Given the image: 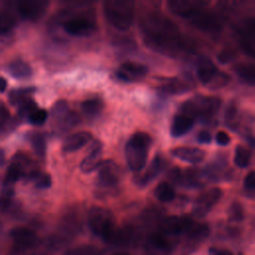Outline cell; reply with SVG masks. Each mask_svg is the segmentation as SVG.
<instances>
[{
	"instance_id": "obj_28",
	"label": "cell",
	"mask_w": 255,
	"mask_h": 255,
	"mask_svg": "<svg viewBox=\"0 0 255 255\" xmlns=\"http://www.w3.org/2000/svg\"><path fill=\"white\" fill-rule=\"evenodd\" d=\"M154 195L159 201L168 202L175 197V190L168 181H160L154 188Z\"/></svg>"
},
{
	"instance_id": "obj_20",
	"label": "cell",
	"mask_w": 255,
	"mask_h": 255,
	"mask_svg": "<svg viewBox=\"0 0 255 255\" xmlns=\"http://www.w3.org/2000/svg\"><path fill=\"white\" fill-rule=\"evenodd\" d=\"M5 71L13 78L24 80L32 75V68L22 58L16 57L5 64Z\"/></svg>"
},
{
	"instance_id": "obj_10",
	"label": "cell",
	"mask_w": 255,
	"mask_h": 255,
	"mask_svg": "<svg viewBox=\"0 0 255 255\" xmlns=\"http://www.w3.org/2000/svg\"><path fill=\"white\" fill-rule=\"evenodd\" d=\"M187 20L192 26L205 32H217L222 28V23L217 15L202 8L195 11Z\"/></svg>"
},
{
	"instance_id": "obj_42",
	"label": "cell",
	"mask_w": 255,
	"mask_h": 255,
	"mask_svg": "<svg viewBox=\"0 0 255 255\" xmlns=\"http://www.w3.org/2000/svg\"><path fill=\"white\" fill-rule=\"evenodd\" d=\"M215 140L219 145H227L230 142V136L228 135L227 132L219 130L215 134Z\"/></svg>"
},
{
	"instance_id": "obj_8",
	"label": "cell",
	"mask_w": 255,
	"mask_h": 255,
	"mask_svg": "<svg viewBox=\"0 0 255 255\" xmlns=\"http://www.w3.org/2000/svg\"><path fill=\"white\" fill-rule=\"evenodd\" d=\"M120 180V168L117 162L111 158L104 159L98 167L97 187L101 191L115 190Z\"/></svg>"
},
{
	"instance_id": "obj_11",
	"label": "cell",
	"mask_w": 255,
	"mask_h": 255,
	"mask_svg": "<svg viewBox=\"0 0 255 255\" xmlns=\"http://www.w3.org/2000/svg\"><path fill=\"white\" fill-rule=\"evenodd\" d=\"M148 73V68L144 64L132 61L122 63L115 71L116 77L123 82H136L145 77Z\"/></svg>"
},
{
	"instance_id": "obj_27",
	"label": "cell",
	"mask_w": 255,
	"mask_h": 255,
	"mask_svg": "<svg viewBox=\"0 0 255 255\" xmlns=\"http://www.w3.org/2000/svg\"><path fill=\"white\" fill-rule=\"evenodd\" d=\"M104 109V102L99 97L87 98L81 102V110L89 118L98 117Z\"/></svg>"
},
{
	"instance_id": "obj_16",
	"label": "cell",
	"mask_w": 255,
	"mask_h": 255,
	"mask_svg": "<svg viewBox=\"0 0 255 255\" xmlns=\"http://www.w3.org/2000/svg\"><path fill=\"white\" fill-rule=\"evenodd\" d=\"M10 238L17 250H25L35 243L36 234L28 227L17 226L11 229Z\"/></svg>"
},
{
	"instance_id": "obj_6",
	"label": "cell",
	"mask_w": 255,
	"mask_h": 255,
	"mask_svg": "<svg viewBox=\"0 0 255 255\" xmlns=\"http://www.w3.org/2000/svg\"><path fill=\"white\" fill-rule=\"evenodd\" d=\"M161 233L164 235H178L187 233L192 237H199L207 234L208 228L204 224H196L189 217L168 216L160 223Z\"/></svg>"
},
{
	"instance_id": "obj_39",
	"label": "cell",
	"mask_w": 255,
	"mask_h": 255,
	"mask_svg": "<svg viewBox=\"0 0 255 255\" xmlns=\"http://www.w3.org/2000/svg\"><path fill=\"white\" fill-rule=\"evenodd\" d=\"M244 187L248 191L255 192V170L250 171L244 178Z\"/></svg>"
},
{
	"instance_id": "obj_12",
	"label": "cell",
	"mask_w": 255,
	"mask_h": 255,
	"mask_svg": "<svg viewBox=\"0 0 255 255\" xmlns=\"http://www.w3.org/2000/svg\"><path fill=\"white\" fill-rule=\"evenodd\" d=\"M237 34L242 50L255 58V18L244 20L239 25Z\"/></svg>"
},
{
	"instance_id": "obj_33",
	"label": "cell",
	"mask_w": 255,
	"mask_h": 255,
	"mask_svg": "<svg viewBox=\"0 0 255 255\" xmlns=\"http://www.w3.org/2000/svg\"><path fill=\"white\" fill-rule=\"evenodd\" d=\"M250 162V151L242 145H237L234 153V163L238 167H246Z\"/></svg>"
},
{
	"instance_id": "obj_4",
	"label": "cell",
	"mask_w": 255,
	"mask_h": 255,
	"mask_svg": "<svg viewBox=\"0 0 255 255\" xmlns=\"http://www.w3.org/2000/svg\"><path fill=\"white\" fill-rule=\"evenodd\" d=\"M103 12L106 19L116 29L121 31L128 30L133 21L134 2L109 0L103 3Z\"/></svg>"
},
{
	"instance_id": "obj_41",
	"label": "cell",
	"mask_w": 255,
	"mask_h": 255,
	"mask_svg": "<svg viewBox=\"0 0 255 255\" xmlns=\"http://www.w3.org/2000/svg\"><path fill=\"white\" fill-rule=\"evenodd\" d=\"M10 114L8 109L6 108V106L4 105L3 102H1L0 105V127L1 128L7 124V122L10 120Z\"/></svg>"
},
{
	"instance_id": "obj_9",
	"label": "cell",
	"mask_w": 255,
	"mask_h": 255,
	"mask_svg": "<svg viewBox=\"0 0 255 255\" xmlns=\"http://www.w3.org/2000/svg\"><path fill=\"white\" fill-rule=\"evenodd\" d=\"M96 22L85 15H72L63 21V29L73 36H88L95 32Z\"/></svg>"
},
{
	"instance_id": "obj_35",
	"label": "cell",
	"mask_w": 255,
	"mask_h": 255,
	"mask_svg": "<svg viewBox=\"0 0 255 255\" xmlns=\"http://www.w3.org/2000/svg\"><path fill=\"white\" fill-rule=\"evenodd\" d=\"M37 104L36 102L30 98L24 103H22L20 106L17 107V117L20 120H27V118L30 116V114L37 109Z\"/></svg>"
},
{
	"instance_id": "obj_19",
	"label": "cell",
	"mask_w": 255,
	"mask_h": 255,
	"mask_svg": "<svg viewBox=\"0 0 255 255\" xmlns=\"http://www.w3.org/2000/svg\"><path fill=\"white\" fill-rule=\"evenodd\" d=\"M92 136L93 134L87 130L73 132L64 138L62 143V150L64 152L75 151L87 144L92 139Z\"/></svg>"
},
{
	"instance_id": "obj_26",
	"label": "cell",
	"mask_w": 255,
	"mask_h": 255,
	"mask_svg": "<svg viewBox=\"0 0 255 255\" xmlns=\"http://www.w3.org/2000/svg\"><path fill=\"white\" fill-rule=\"evenodd\" d=\"M27 140L29 141L33 151L39 156L44 158L46 155V138L45 135L38 130H31L26 133Z\"/></svg>"
},
{
	"instance_id": "obj_5",
	"label": "cell",
	"mask_w": 255,
	"mask_h": 255,
	"mask_svg": "<svg viewBox=\"0 0 255 255\" xmlns=\"http://www.w3.org/2000/svg\"><path fill=\"white\" fill-rule=\"evenodd\" d=\"M88 225L94 234L102 237L106 241L112 242L117 231L112 212L100 206H94L90 209L88 213Z\"/></svg>"
},
{
	"instance_id": "obj_48",
	"label": "cell",
	"mask_w": 255,
	"mask_h": 255,
	"mask_svg": "<svg viewBox=\"0 0 255 255\" xmlns=\"http://www.w3.org/2000/svg\"><path fill=\"white\" fill-rule=\"evenodd\" d=\"M0 153H1V165H3L4 164V150L1 148V150H0Z\"/></svg>"
},
{
	"instance_id": "obj_31",
	"label": "cell",
	"mask_w": 255,
	"mask_h": 255,
	"mask_svg": "<svg viewBox=\"0 0 255 255\" xmlns=\"http://www.w3.org/2000/svg\"><path fill=\"white\" fill-rule=\"evenodd\" d=\"M80 122V116L77 112L75 111H69L61 120H59L57 123V127L58 128L62 129V130H66L69 129L71 128H73L74 126L78 125Z\"/></svg>"
},
{
	"instance_id": "obj_49",
	"label": "cell",
	"mask_w": 255,
	"mask_h": 255,
	"mask_svg": "<svg viewBox=\"0 0 255 255\" xmlns=\"http://www.w3.org/2000/svg\"><path fill=\"white\" fill-rule=\"evenodd\" d=\"M113 255H129V254L124 253V252H119V253H115V254H113Z\"/></svg>"
},
{
	"instance_id": "obj_2",
	"label": "cell",
	"mask_w": 255,
	"mask_h": 255,
	"mask_svg": "<svg viewBox=\"0 0 255 255\" xmlns=\"http://www.w3.org/2000/svg\"><path fill=\"white\" fill-rule=\"evenodd\" d=\"M151 141L149 133L142 130H137L128 137L125 146V155L130 170L137 172L144 167Z\"/></svg>"
},
{
	"instance_id": "obj_18",
	"label": "cell",
	"mask_w": 255,
	"mask_h": 255,
	"mask_svg": "<svg viewBox=\"0 0 255 255\" xmlns=\"http://www.w3.org/2000/svg\"><path fill=\"white\" fill-rule=\"evenodd\" d=\"M206 2L195 0H169L167 2L169 10L185 19L192 15L198 9H201Z\"/></svg>"
},
{
	"instance_id": "obj_21",
	"label": "cell",
	"mask_w": 255,
	"mask_h": 255,
	"mask_svg": "<svg viewBox=\"0 0 255 255\" xmlns=\"http://www.w3.org/2000/svg\"><path fill=\"white\" fill-rule=\"evenodd\" d=\"M170 152L173 156L190 163H198L205 157V151L194 146H175L170 149Z\"/></svg>"
},
{
	"instance_id": "obj_22",
	"label": "cell",
	"mask_w": 255,
	"mask_h": 255,
	"mask_svg": "<svg viewBox=\"0 0 255 255\" xmlns=\"http://www.w3.org/2000/svg\"><path fill=\"white\" fill-rule=\"evenodd\" d=\"M193 123L194 120L191 117L183 113H178L174 115L172 118L169 132L174 137L181 136L190 130V128L193 126Z\"/></svg>"
},
{
	"instance_id": "obj_23",
	"label": "cell",
	"mask_w": 255,
	"mask_h": 255,
	"mask_svg": "<svg viewBox=\"0 0 255 255\" xmlns=\"http://www.w3.org/2000/svg\"><path fill=\"white\" fill-rule=\"evenodd\" d=\"M204 177L205 175L203 170L189 167L182 170V175H181L179 185L188 187V188H199L204 186V180H203Z\"/></svg>"
},
{
	"instance_id": "obj_47",
	"label": "cell",
	"mask_w": 255,
	"mask_h": 255,
	"mask_svg": "<svg viewBox=\"0 0 255 255\" xmlns=\"http://www.w3.org/2000/svg\"><path fill=\"white\" fill-rule=\"evenodd\" d=\"M1 86H0V90H1V93H3L4 91H5V89H6V86H7V81H6V79L4 78V77H1Z\"/></svg>"
},
{
	"instance_id": "obj_29",
	"label": "cell",
	"mask_w": 255,
	"mask_h": 255,
	"mask_svg": "<svg viewBox=\"0 0 255 255\" xmlns=\"http://www.w3.org/2000/svg\"><path fill=\"white\" fill-rule=\"evenodd\" d=\"M26 180L27 181H33L34 185L37 188H41V189L50 187L51 186V182H52L50 174L45 172V171H42V170H40L38 168L36 170H34L28 176V178Z\"/></svg>"
},
{
	"instance_id": "obj_45",
	"label": "cell",
	"mask_w": 255,
	"mask_h": 255,
	"mask_svg": "<svg viewBox=\"0 0 255 255\" xmlns=\"http://www.w3.org/2000/svg\"><path fill=\"white\" fill-rule=\"evenodd\" d=\"M230 211H231V214L232 216H234L235 218H241L242 217V209H241V206L237 203V202H234L230 208Z\"/></svg>"
},
{
	"instance_id": "obj_38",
	"label": "cell",
	"mask_w": 255,
	"mask_h": 255,
	"mask_svg": "<svg viewBox=\"0 0 255 255\" xmlns=\"http://www.w3.org/2000/svg\"><path fill=\"white\" fill-rule=\"evenodd\" d=\"M236 116H237V109L234 104H230L226 108L225 115H224L225 123L230 128H234V127L236 126Z\"/></svg>"
},
{
	"instance_id": "obj_14",
	"label": "cell",
	"mask_w": 255,
	"mask_h": 255,
	"mask_svg": "<svg viewBox=\"0 0 255 255\" xmlns=\"http://www.w3.org/2000/svg\"><path fill=\"white\" fill-rule=\"evenodd\" d=\"M222 195V190L219 187H212L207 191L201 193L196 197L193 205L194 212L198 215H203L207 213L214 204L220 199Z\"/></svg>"
},
{
	"instance_id": "obj_36",
	"label": "cell",
	"mask_w": 255,
	"mask_h": 255,
	"mask_svg": "<svg viewBox=\"0 0 255 255\" xmlns=\"http://www.w3.org/2000/svg\"><path fill=\"white\" fill-rule=\"evenodd\" d=\"M48 111L42 108H37L35 111H33L30 116L27 118V122L33 126L39 127L42 126L48 119Z\"/></svg>"
},
{
	"instance_id": "obj_32",
	"label": "cell",
	"mask_w": 255,
	"mask_h": 255,
	"mask_svg": "<svg viewBox=\"0 0 255 255\" xmlns=\"http://www.w3.org/2000/svg\"><path fill=\"white\" fill-rule=\"evenodd\" d=\"M68 104L65 100H58L56 101L50 110V115L54 122H58L61 120L68 112H69Z\"/></svg>"
},
{
	"instance_id": "obj_25",
	"label": "cell",
	"mask_w": 255,
	"mask_h": 255,
	"mask_svg": "<svg viewBox=\"0 0 255 255\" xmlns=\"http://www.w3.org/2000/svg\"><path fill=\"white\" fill-rule=\"evenodd\" d=\"M36 91L35 87H18L9 90L7 100L12 106H20L22 103L31 98L32 94Z\"/></svg>"
},
{
	"instance_id": "obj_46",
	"label": "cell",
	"mask_w": 255,
	"mask_h": 255,
	"mask_svg": "<svg viewBox=\"0 0 255 255\" xmlns=\"http://www.w3.org/2000/svg\"><path fill=\"white\" fill-rule=\"evenodd\" d=\"M212 255H232V254L227 250H216L212 253Z\"/></svg>"
},
{
	"instance_id": "obj_7",
	"label": "cell",
	"mask_w": 255,
	"mask_h": 255,
	"mask_svg": "<svg viewBox=\"0 0 255 255\" xmlns=\"http://www.w3.org/2000/svg\"><path fill=\"white\" fill-rule=\"evenodd\" d=\"M198 80L206 86L219 88L228 82V75L219 71L216 65L206 56H199L195 64Z\"/></svg>"
},
{
	"instance_id": "obj_3",
	"label": "cell",
	"mask_w": 255,
	"mask_h": 255,
	"mask_svg": "<svg viewBox=\"0 0 255 255\" xmlns=\"http://www.w3.org/2000/svg\"><path fill=\"white\" fill-rule=\"evenodd\" d=\"M221 100L217 97L196 95L187 99L180 105V113H183L193 120L198 119L203 123H209L219 111Z\"/></svg>"
},
{
	"instance_id": "obj_15",
	"label": "cell",
	"mask_w": 255,
	"mask_h": 255,
	"mask_svg": "<svg viewBox=\"0 0 255 255\" xmlns=\"http://www.w3.org/2000/svg\"><path fill=\"white\" fill-rule=\"evenodd\" d=\"M102 149H103V144L101 140L95 139L89 147L88 154L82 159L80 163V168L83 172L85 173L91 172L100 166L101 162L103 161Z\"/></svg>"
},
{
	"instance_id": "obj_17",
	"label": "cell",
	"mask_w": 255,
	"mask_h": 255,
	"mask_svg": "<svg viewBox=\"0 0 255 255\" xmlns=\"http://www.w3.org/2000/svg\"><path fill=\"white\" fill-rule=\"evenodd\" d=\"M160 85L157 89L161 94L164 95H179L190 91L191 85L182 78L172 77V78H163L158 79Z\"/></svg>"
},
{
	"instance_id": "obj_44",
	"label": "cell",
	"mask_w": 255,
	"mask_h": 255,
	"mask_svg": "<svg viewBox=\"0 0 255 255\" xmlns=\"http://www.w3.org/2000/svg\"><path fill=\"white\" fill-rule=\"evenodd\" d=\"M196 140L200 143H209L211 141V133L206 129H201L196 134Z\"/></svg>"
},
{
	"instance_id": "obj_13",
	"label": "cell",
	"mask_w": 255,
	"mask_h": 255,
	"mask_svg": "<svg viewBox=\"0 0 255 255\" xmlns=\"http://www.w3.org/2000/svg\"><path fill=\"white\" fill-rule=\"evenodd\" d=\"M47 0H21L17 2V12L24 19L35 20L45 12Z\"/></svg>"
},
{
	"instance_id": "obj_24",
	"label": "cell",
	"mask_w": 255,
	"mask_h": 255,
	"mask_svg": "<svg viewBox=\"0 0 255 255\" xmlns=\"http://www.w3.org/2000/svg\"><path fill=\"white\" fill-rule=\"evenodd\" d=\"M162 167H163V158H162L160 153H156L153 156V158H152L151 162L149 163L148 167L145 169L143 174L138 179V183L140 185L148 184L150 181H152L159 174Z\"/></svg>"
},
{
	"instance_id": "obj_37",
	"label": "cell",
	"mask_w": 255,
	"mask_h": 255,
	"mask_svg": "<svg viewBox=\"0 0 255 255\" xmlns=\"http://www.w3.org/2000/svg\"><path fill=\"white\" fill-rule=\"evenodd\" d=\"M150 245L159 250H166L168 248V241L163 233H155L150 236Z\"/></svg>"
},
{
	"instance_id": "obj_43",
	"label": "cell",
	"mask_w": 255,
	"mask_h": 255,
	"mask_svg": "<svg viewBox=\"0 0 255 255\" xmlns=\"http://www.w3.org/2000/svg\"><path fill=\"white\" fill-rule=\"evenodd\" d=\"M115 43L118 47H121V48H125V49H128V48H131L134 46V43L131 39H128L127 37H119L118 39L115 40Z\"/></svg>"
},
{
	"instance_id": "obj_30",
	"label": "cell",
	"mask_w": 255,
	"mask_h": 255,
	"mask_svg": "<svg viewBox=\"0 0 255 255\" xmlns=\"http://www.w3.org/2000/svg\"><path fill=\"white\" fill-rule=\"evenodd\" d=\"M234 71L244 82L255 85V64H239Z\"/></svg>"
},
{
	"instance_id": "obj_1",
	"label": "cell",
	"mask_w": 255,
	"mask_h": 255,
	"mask_svg": "<svg viewBox=\"0 0 255 255\" xmlns=\"http://www.w3.org/2000/svg\"><path fill=\"white\" fill-rule=\"evenodd\" d=\"M143 43L162 55L177 57L192 51L191 43L182 35L178 25L160 11H149L139 19Z\"/></svg>"
},
{
	"instance_id": "obj_34",
	"label": "cell",
	"mask_w": 255,
	"mask_h": 255,
	"mask_svg": "<svg viewBox=\"0 0 255 255\" xmlns=\"http://www.w3.org/2000/svg\"><path fill=\"white\" fill-rule=\"evenodd\" d=\"M16 23V19L14 15L8 10L2 9L1 17H0V31L1 34H5L10 31Z\"/></svg>"
},
{
	"instance_id": "obj_40",
	"label": "cell",
	"mask_w": 255,
	"mask_h": 255,
	"mask_svg": "<svg viewBox=\"0 0 255 255\" xmlns=\"http://www.w3.org/2000/svg\"><path fill=\"white\" fill-rule=\"evenodd\" d=\"M234 59V53L231 50H222L218 55H217V60L222 63H229Z\"/></svg>"
}]
</instances>
